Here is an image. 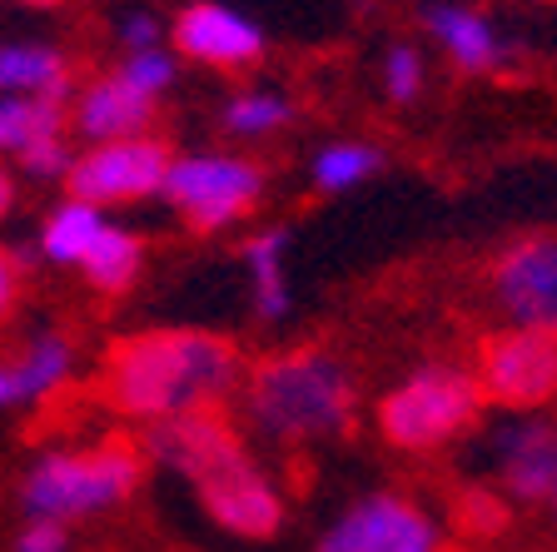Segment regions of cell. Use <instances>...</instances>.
<instances>
[{
	"label": "cell",
	"mask_w": 557,
	"mask_h": 552,
	"mask_svg": "<svg viewBox=\"0 0 557 552\" xmlns=\"http://www.w3.org/2000/svg\"><path fill=\"white\" fill-rule=\"evenodd\" d=\"M264 195V170L230 155H195L174 160L164 174V199L180 209L195 234H220L234 219H244Z\"/></svg>",
	"instance_id": "cell-5"
},
{
	"label": "cell",
	"mask_w": 557,
	"mask_h": 552,
	"mask_svg": "<svg viewBox=\"0 0 557 552\" xmlns=\"http://www.w3.org/2000/svg\"><path fill=\"white\" fill-rule=\"evenodd\" d=\"M383 75H388V95H394V100H413L418 85H423V60H418V50L398 46V50H388Z\"/></svg>",
	"instance_id": "cell-25"
},
{
	"label": "cell",
	"mask_w": 557,
	"mask_h": 552,
	"mask_svg": "<svg viewBox=\"0 0 557 552\" xmlns=\"http://www.w3.org/2000/svg\"><path fill=\"white\" fill-rule=\"evenodd\" d=\"M354 379L324 348H289L249 368L244 414L274 443H319L354 424Z\"/></svg>",
	"instance_id": "cell-2"
},
{
	"label": "cell",
	"mask_w": 557,
	"mask_h": 552,
	"mask_svg": "<svg viewBox=\"0 0 557 552\" xmlns=\"http://www.w3.org/2000/svg\"><path fill=\"white\" fill-rule=\"evenodd\" d=\"M0 95L70 100V60L46 46H0Z\"/></svg>",
	"instance_id": "cell-17"
},
{
	"label": "cell",
	"mask_w": 557,
	"mask_h": 552,
	"mask_svg": "<svg viewBox=\"0 0 557 552\" xmlns=\"http://www.w3.org/2000/svg\"><path fill=\"white\" fill-rule=\"evenodd\" d=\"M453 518H458V528L463 532H498L503 523H508V507H503V498H493L487 488H473V493L458 498V507H453Z\"/></svg>",
	"instance_id": "cell-23"
},
{
	"label": "cell",
	"mask_w": 557,
	"mask_h": 552,
	"mask_svg": "<svg viewBox=\"0 0 557 552\" xmlns=\"http://www.w3.org/2000/svg\"><path fill=\"white\" fill-rule=\"evenodd\" d=\"M478 408H483V389L473 373L453 364H429L408 373L388 398L379 403V428L383 438L404 453H433L443 443L473 428Z\"/></svg>",
	"instance_id": "cell-4"
},
{
	"label": "cell",
	"mask_w": 557,
	"mask_h": 552,
	"mask_svg": "<svg viewBox=\"0 0 557 552\" xmlns=\"http://www.w3.org/2000/svg\"><path fill=\"white\" fill-rule=\"evenodd\" d=\"M174 155L164 139L135 135V139H104L95 150L75 155L65 170V189L81 205H135L164 189Z\"/></svg>",
	"instance_id": "cell-7"
},
{
	"label": "cell",
	"mask_w": 557,
	"mask_h": 552,
	"mask_svg": "<svg viewBox=\"0 0 557 552\" xmlns=\"http://www.w3.org/2000/svg\"><path fill=\"white\" fill-rule=\"evenodd\" d=\"M11 5H30V11H55L60 0H11Z\"/></svg>",
	"instance_id": "cell-31"
},
{
	"label": "cell",
	"mask_w": 557,
	"mask_h": 552,
	"mask_svg": "<svg viewBox=\"0 0 557 552\" xmlns=\"http://www.w3.org/2000/svg\"><path fill=\"white\" fill-rule=\"evenodd\" d=\"M65 100L55 95H0V150L25 155L35 145L65 139Z\"/></svg>",
	"instance_id": "cell-15"
},
{
	"label": "cell",
	"mask_w": 557,
	"mask_h": 552,
	"mask_svg": "<svg viewBox=\"0 0 557 552\" xmlns=\"http://www.w3.org/2000/svg\"><path fill=\"white\" fill-rule=\"evenodd\" d=\"M21 289H25V269L15 265L11 249H0V323L15 314V304H21Z\"/></svg>",
	"instance_id": "cell-28"
},
{
	"label": "cell",
	"mask_w": 557,
	"mask_h": 552,
	"mask_svg": "<svg viewBox=\"0 0 557 552\" xmlns=\"http://www.w3.org/2000/svg\"><path fill=\"white\" fill-rule=\"evenodd\" d=\"M493 468L512 498L547 503L557 483V424H547V418L503 424L493 433Z\"/></svg>",
	"instance_id": "cell-12"
},
{
	"label": "cell",
	"mask_w": 557,
	"mask_h": 552,
	"mask_svg": "<svg viewBox=\"0 0 557 552\" xmlns=\"http://www.w3.org/2000/svg\"><path fill=\"white\" fill-rule=\"evenodd\" d=\"M373 170H379V150H369V145H329L313 160V184L319 189H348V184H359Z\"/></svg>",
	"instance_id": "cell-21"
},
{
	"label": "cell",
	"mask_w": 557,
	"mask_h": 552,
	"mask_svg": "<svg viewBox=\"0 0 557 552\" xmlns=\"http://www.w3.org/2000/svg\"><path fill=\"white\" fill-rule=\"evenodd\" d=\"M70 364H75V348L60 334H40L21 348V354L0 358V408H15V403H35L55 393L70 379Z\"/></svg>",
	"instance_id": "cell-14"
},
{
	"label": "cell",
	"mask_w": 557,
	"mask_h": 552,
	"mask_svg": "<svg viewBox=\"0 0 557 552\" xmlns=\"http://www.w3.org/2000/svg\"><path fill=\"white\" fill-rule=\"evenodd\" d=\"M70 160H75V155H70L65 139H50V145H35V150H25V155H21V164L35 174V180L65 174V170H70Z\"/></svg>",
	"instance_id": "cell-26"
},
{
	"label": "cell",
	"mask_w": 557,
	"mask_h": 552,
	"mask_svg": "<svg viewBox=\"0 0 557 552\" xmlns=\"http://www.w3.org/2000/svg\"><path fill=\"white\" fill-rule=\"evenodd\" d=\"M319 552H438V528L408 498L373 493V498H359L329 528Z\"/></svg>",
	"instance_id": "cell-10"
},
{
	"label": "cell",
	"mask_w": 557,
	"mask_h": 552,
	"mask_svg": "<svg viewBox=\"0 0 557 552\" xmlns=\"http://www.w3.org/2000/svg\"><path fill=\"white\" fill-rule=\"evenodd\" d=\"M195 493L205 503V513L220 523L224 532H239V538H274L284 528V503L269 488V478L255 468V458L244 453V443L224 458H214L209 468H199Z\"/></svg>",
	"instance_id": "cell-8"
},
{
	"label": "cell",
	"mask_w": 557,
	"mask_h": 552,
	"mask_svg": "<svg viewBox=\"0 0 557 552\" xmlns=\"http://www.w3.org/2000/svg\"><path fill=\"white\" fill-rule=\"evenodd\" d=\"M239 379V354L220 334L195 329H150L104 348L100 403L120 418H174L220 403Z\"/></svg>",
	"instance_id": "cell-1"
},
{
	"label": "cell",
	"mask_w": 557,
	"mask_h": 552,
	"mask_svg": "<svg viewBox=\"0 0 557 552\" xmlns=\"http://www.w3.org/2000/svg\"><path fill=\"white\" fill-rule=\"evenodd\" d=\"M174 50L214 70H249L264 56V35L244 15L224 11L214 0H199V5L174 15Z\"/></svg>",
	"instance_id": "cell-11"
},
{
	"label": "cell",
	"mask_w": 557,
	"mask_h": 552,
	"mask_svg": "<svg viewBox=\"0 0 557 552\" xmlns=\"http://www.w3.org/2000/svg\"><path fill=\"white\" fill-rule=\"evenodd\" d=\"M139 265H145V244H139V234L110 230V224L95 234V244L81 259L85 279H90L100 294H125V289L139 279Z\"/></svg>",
	"instance_id": "cell-18"
},
{
	"label": "cell",
	"mask_w": 557,
	"mask_h": 552,
	"mask_svg": "<svg viewBox=\"0 0 557 552\" xmlns=\"http://www.w3.org/2000/svg\"><path fill=\"white\" fill-rule=\"evenodd\" d=\"M129 85H139L145 95H160L164 85L174 81V60L164 56V50H135V56L125 60V70H120Z\"/></svg>",
	"instance_id": "cell-24"
},
{
	"label": "cell",
	"mask_w": 557,
	"mask_h": 552,
	"mask_svg": "<svg viewBox=\"0 0 557 552\" xmlns=\"http://www.w3.org/2000/svg\"><path fill=\"white\" fill-rule=\"evenodd\" d=\"M11 205H15V180H11V170L0 164V219L11 214Z\"/></svg>",
	"instance_id": "cell-30"
},
{
	"label": "cell",
	"mask_w": 557,
	"mask_h": 552,
	"mask_svg": "<svg viewBox=\"0 0 557 552\" xmlns=\"http://www.w3.org/2000/svg\"><path fill=\"white\" fill-rule=\"evenodd\" d=\"M65 523H30V528L15 538V552H65Z\"/></svg>",
	"instance_id": "cell-27"
},
{
	"label": "cell",
	"mask_w": 557,
	"mask_h": 552,
	"mask_svg": "<svg viewBox=\"0 0 557 552\" xmlns=\"http://www.w3.org/2000/svg\"><path fill=\"white\" fill-rule=\"evenodd\" d=\"M289 120V100H278V95H234L224 105V130L230 135H269Z\"/></svg>",
	"instance_id": "cell-22"
},
{
	"label": "cell",
	"mask_w": 557,
	"mask_h": 552,
	"mask_svg": "<svg viewBox=\"0 0 557 552\" xmlns=\"http://www.w3.org/2000/svg\"><path fill=\"white\" fill-rule=\"evenodd\" d=\"M429 30L443 40V50L453 56V65L468 70V75H483V70H498L503 46L493 25L473 11H458V5H433L429 11Z\"/></svg>",
	"instance_id": "cell-16"
},
{
	"label": "cell",
	"mask_w": 557,
	"mask_h": 552,
	"mask_svg": "<svg viewBox=\"0 0 557 552\" xmlns=\"http://www.w3.org/2000/svg\"><path fill=\"white\" fill-rule=\"evenodd\" d=\"M104 230V219L95 205H81V199H70V205H60L55 214L46 219V234H40V249H46V259H55V265H81L85 249L95 244V234Z\"/></svg>",
	"instance_id": "cell-19"
},
{
	"label": "cell",
	"mask_w": 557,
	"mask_h": 552,
	"mask_svg": "<svg viewBox=\"0 0 557 552\" xmlns=\"http://www.w3.org/2000/svg\"><path fill=\"white\" fill-rule=\"evenodd\" d=\"M120 35H125L135 50H154V40H160V25H154L150 15H129V21L120 25Z\"/></svg>",
	"instance_id": "cell-29"
},
{
	"label": "cell",
	"mask_w": 557,
	"mask_h": 552,
	"mask_svg": "<svg viewBox=\"0 0 557 552\" xmlns=\"http://www.w3.org/2000/svg\"><path fill=\"white\" fill-rule=\"evenodd\" d=\"M154 120V95H145L139 85H129L125 75H100V81L85 85L81 105H75V120L70 125L81 130L85 139L104 145V139H135L145 135V125Z\"/></svg>",
	"instance_id": "cell-13"
},
{
	"label": "cell",
	"mask_w": 557,
	"mask_h": 552,
	"mask_svg": "<svg viewBox=\"0 0 557 552\" xmlns=\"http://www.w3.org/2000/svg\"><path fill=\"white\" fill-rule=\"evenodd\" d=\"M478 389L512 414L557 398V329H503L478 344Z\"/></svg>",
	"instance_id": "cell-6"
},
{
	"label": "cell",
	"mask_w": 557,
	"mask_h": 552,
	"mask_svg": "<svg viewBox=\"0 0 557 552\" xmlns=\"http://www.w3.org/2000/svg\"><path fill=\"white\" fill-rule=\"evenodd\" d=\"M284 240H289L284 230H269V234H259V240L244 249L249 269H255L259 319H269V323L289 314V284H284Z\"/></svg>",
	"instance_id": "cell-20"
},
{
	"label": "cell",
	"mask_w": 557,
	"mask_h": 552,
	"mask_svg": "<svg viewBox=\"0 0 557 552\" xmlns=\"http://www.w3.org/2000/svg\"><path fill=\"white\" fill-rule=\"evenodd\" d=\"M145 478V449L135 438L115 433L100 438L85 453H46L25 473L21 503L30 523H65V518H90L104 507L125 503Z\"/></svg>",
	"instance_id": "cell-3"
},
{
	"label": "cell",
	"mask_w": 557,
	"mask_h": 552,
	"mask_svg": "<svg viewBox=\"0 0 557 552\" xmlns=\"http://www.w3.org/2000/svg\"><path fill=\"white\" fill-rule=\"evenodd\" d=\"M487 289L518 329H557V234L508 244L487 269Z\"/></svg>",
	"instance_id": "cell-9"
},
{
	"label": "cell",
	"mask_w": 557,
	"mask_h": 552,
	"mask_svg": "<svg viewBox=\"0 0 557 552\" xmlns=\"http://www.w3.org/2000/svg\"><path fill=\"white\" fill-rule=\"evenodd\" d=\"M547 503H553V518H557V483H553V498H547Z\"/></svg>",
	"instance_id": "cell-32"
}]
</instances>
